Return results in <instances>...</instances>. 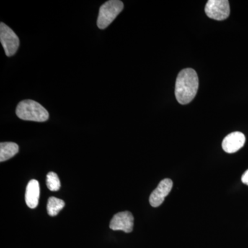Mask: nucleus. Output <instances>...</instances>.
I'll return each instance as SVG.
<instances>
[{
    "instance_id": "nucleus-8",
    "label": "nucleus",
    "mask_w": 248,
    "mask_h": 248,
    "mask_svg": "<svg viewBox=\"0 0 248 248\" xmlns=\"http://www.w3.org/2000/svg\"><path fill=\"white\" fill-rule=\"evenodd\" d=\"M246 137L241 132H234L227 135L222 142V148L227 153H234L244 146Z\"/></svg>"
},
{
    "instance_id": "nucleus-10",
    "label": "nucleus",
    "mask_w": 248,
    "mask_h": 248,
    "mask_svg": "<svg viewBox=\"0 0 248 248\" xmlns=\"http://www.w3.org/2000/svg\"><path fill=\"white\" fill-rule=\"evenodd\" d=\"M19 152V146L14 142H1L0 143V161H7Z\"/></svg>"
},
{
    "instance_id": "nucleus-2",
    "label": "nucleus",
    "mask_w": 248,
    "mask_h": 248,
    "mask_svg": "<svg viewBox=\"0 0 248 248\" xmlns=\"http://www.w3.org/2000/svg\"><path fill=\"white\" fill-rule=\"evenodd\" d=\"M16 112L17 117L22 120L44 122L49 118L48 112L45 108L38 102L31 99L19 102Z\"/></svg>"
},
{
    "instance_id": "nucleus-12",
    "label": "nucleus",
    "mask_w": 248,
    "mask_h": 248,
    "mask_svg": "<svg viewBox=\"0 0 248 248\" xmlns=\"http://www.w3.org/2000/svg\"><path fill=\"white\" fill-rule=\"evenodd\" d=\"M47 187L50 191H58L61 187L58 174L53 172H49L46 177Z\"/></svg>"
},
{
    "instance_id": "nucleus-13",
    "label": "nucleus",
    "mask_w": 248,
    "mask_h": 248,
    "mask_svg": "<svg viewBox=\"0 0 248 248\" xmlns=\"http://www.w3.org/2000/svg\"><path fill=\"white\" fill-rule=\"evenodd\" d=\"M241 181H242L244 184L248 186V170L243 174L242 177H241Z\"/></svg>"
},
{
    "instance_id": "nucleus-1",
    "label": "nucleus",
    "mask_w": 248,
    "mask_h": 248,
    "mask_svg": "<svg viewBox=\"0 0 248 248\" xmlns=\"http://www.w3.org/2000/svg\"><path fill=\"white\" fill-rule=\"evenodd\" d=\"M199 89V78L197 72L192 68L182 70L178 75L175 85V96L182 105L193 100Z\"/></svg>"
},
{
    "instance_id": "nucleus-6",
    "label": "nucleus",
    "mask_w": 248,
    "mask_h": 248,
    "mask_svg": "<svg viewBox=\"0 0 248 248\" xmlns=\"http://www.w3.org/2000/svg\"><path fill=\"white\" fill-rule=\"evenodd\" d=\"M133 226L134 217L128 211L116 214L110 223V228L112 231H122L125 233L131 232Z\"/></svg>"
},
{
    "instance_id": "nucleus-11",
    "label": "nucleus",
    "mask_w": 248,
    "mask_h": 248,
    "mask_svg": "<svg viewBox=\"0 0 248 248\" xmlns=\"http://www.w3.org/2000/svg\"><path fill=\"white\" fill-rule=\"evenodd\" d=\"M65 203L63 200L51 197L48 199V204H47V211L48 215L51 217H55L58 215V213L64 207Z\"/></svg>"
},
{
    "instance_id": "nucleus-3",
    "label": "nucleus",
    "mask_w": 248,
    "mask_h": 248,
    "mask_svg": "<svg viewBox=\"0 0 248 248\" xmlns=\"http://www.w3.org/2000/svg\"><path fill=\"white\" fill-rule=\"evenodd\" d=\"M124 9V4L120 0H110L101 6L97 18V27L107 29L115 20Z\"/></svg>"
},
{
    "instance_id": "nucleus-4",
    "label": "nucleus",
    "mask_w": 248,
    "mask_h": 248,
    "mask_svg": "<svg viewBox=\"0 0 248 248\" xmlns=\"http://www.w3.org/2000/svg\"><path fill=\"white\" fill-rule=\"evenodd\" d=\"M0 42L6 56H14L19 48V37L11 28L3 22L0 24Z\"/></svg>"
},
{
    "instance_id": "nucleus-7",
    "label": "nucleus",
    "mask_w": 248,
    "mask_h": 248,
    "mask_svg": "<svg viewBox=\"0 0 248 248\" xmlns=\"http://www.w3.org/2000/svg\"><path fill=\"white\" fill-rule=\"evenodd\" d=\"M172 186L173 183L171 179H165L161 181L150 197L149 202L152 206L156 208L161 205L164 202L165 198L172 190Z\"/></svg>"
},
{
    "instance_id": "nucleus-9",
    "label": "nucleus",
    "mask_w": 248,
    "mask_h": 248,
    "mask_svg": "<svg viewBox=\"0 0 248 248\" xmlns=\"http://www.w3.org/2000/svg\"><path fill=\"white\" fill-rule=\"evenodd\" d=\"M40 184L35 179H32L28 184L26 190L25 200L27 205L30 208H37L40 199Z\"/></svg>"
},
{
    "instance_id": "nucleus-5",
    "label": "nucleus",
    "mask_w": 248,
    "mask_h": 248,
    "mask_svg": "<svg viewBox=\"0 0 248 248\" xmlns=\"http://www.w3.org/2000/svg\"><path fill=\"white\" fill-rule=\"evenodd\" d=\"M205 14L215 20L222 21L229 17L231 14L228 0H209L205 5Z\"/></svg>"
}]
</instances>
